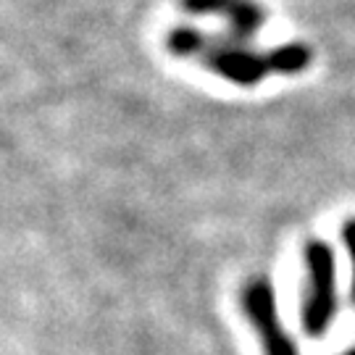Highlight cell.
Here are the masks:
<instances>
[{
	"mask_svg": "<svg viewBox=\"0 0 355 355\" xmlns=\"http://www.w3.org/2000/svg\"><path fill=\"white\" fill-rule=\"evenodd\" d=\"M166 51L177 58H195L214 74L240 87H253L266 74H271L266 53L248 51L242 42L232 37H208L195 26H174L166 35Z\"/></svg>",
	"mask_w": 355,
	"mask_h": 355,
	"instance_id": "obj_1",
	"label": "cell"
},
{
	"mask_svg": "<svg viewBox=\"0 0 355 355\" xmlns=\"http://www.w3.org/2000/svg\"><path fill=\"white\" fill-rule=\"evenodd\" d=\"M308 287L303 297V329L308 337H324L337 313V284H334V250L324 240L305 245Z\"/></svg>",
	"mask_w": 355,
	"mask_h": 355,
	"instance_id": "obj_2",
	"label": "cell"
},
{
	"mask_svg": "<svg viewBox=\"0 0 355 355\" xmlns=\"http://www.w3.org/2000/svg\"><path fill=\"white\" fill-rule=\"evenodd\" d=\"M242 311L245 318L250 321V327L258 331L263 355H300L297 345L290 340V334L284 331L277 308V295L271 290L266 279H253L245 284L242 290Z\"/></svg>",
	"mask_w": 355,
	"mask_h": 355,
	"instance_id": "obj_3",
	"label": "cell"
},
{
	"mask_svg": "<svg viewBox=\"0 0 355 355\" xmlns=\"http://www.w3.org/2000/svg\"><path fill=\"white\" fill-rule=\"evenodd\" d=\"M179 6L195 16H224L229 21V37L250 42L266 24V8L258 0H179Z\"/></svg>",
	"mask_w": 355,
	"mask_h": 355,
	"instance_id": "obj_4",
	"label": "cell"
},
{
	"mask_svg": "<svg viewBox=\"0 0 355 355\" xmlns=\"http://www.w3.org/2000/svg\"><path fill=\"white\" fill-rule=\"evenodd\" d=\"M268 69L274 74H303L305 69L313 61V51L305 45V42H284L279 48H271L266 51Z\"/></svg>",
	"mask_w": 355,
	"mask_h": 355,
	"instance_id": "obj_5",
	"label": "cell"
},
{
	"mask_svg": "<svg viewBox=\"0 0 355 355\" xmlns=\"http://www.w3.org/2000/svg\"><path fill=\"white\" fill-rule=\"evenodd\" d=\"M343 240L350 255V263H353V300H355V218H347L343 227Z\"/></svg>",
	"mask_w": 355,
	"mask_h": 355,
	"instance_id": "obj_6",
	"label": "cell"
}]
</instances>
